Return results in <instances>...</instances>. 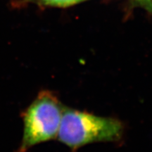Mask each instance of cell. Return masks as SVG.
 Wrapping results in <instances>:
<instances>
[{"label": "cell", "instance_id": "1", "mask_svg": "<svg viewBox=\"0 0 152 152\" xmlns=\"http://www.w3.org/2000/svg\"><path fill=\"white\" fill-rule=\"evenodd\" d=\"M124 125L115 118L102 117L64 106L57 139L72 152L96 142H118Z\"/></svg>", "mask_w": 152, "mask_h": 152}, {"label": "cell", "instance_id": "2", "mask_svg": "<svg viewBox=\"0 0 152 152\" xmlns=\"http://www.w3.org/2000/svg\"><path fill=\"white\" fill-rule=\"evenodd\" d=\"M64 106L50 90H42L22 112L23 132L16 152H28L39 144L57 138Z\"/></svg>", "mask_w": 152, "mask_h": 152}, {"label": "cell", "instance_id": "3", "mask_svg": "<svg viewBox=\"0 0 152 152\" xmlns=\"http://www.w3.org/2000/svg\"><path fill=\"white\" fill-rule=\"evenodd\" d=\"M26 2L37 4L41 6L66 7L80 3L85 0H23Z\"/></svg>", "mask_w": 152, "mask_h": 152}, {"label": "cell", "instance_id": "4", "mask_svg": "<svg viewBox=\"0 0 152 152\" xmlns=\"http://www.w3.org/2000/svg\"><path fill=\"white\" fill-rule=\"evenodd\" d=\"M149 12H152V0H134Z\"/></svg>", "mask_w": 152, "mask_h": 152}]
</instances>
